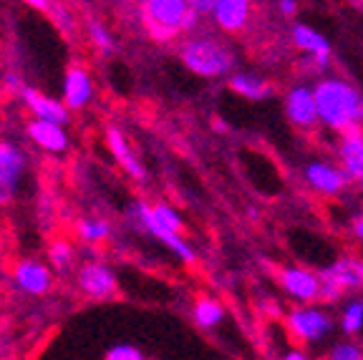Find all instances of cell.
<instances>
[{
    "instance_id": "cell-2",
    "label": "cell",
    "mask_w": 363,
    "mask_h": 360,
    "mask_svg": "<svg viewBox=\"0 0 363 360\" xmlns=\"http://www.w3.org/2000/svg\"><path fill=\"white\" fill-rule=\"evenodd\" d=\"M142 18L154 40H172L182 30H192L199 13L189 8V0H144Z\"/></svg>"
},
{
    "instance_id": "cell-31",
    "label": "cell",
    "mask_w": 363,
    "mask_h": 360,
    "mask_svg": "<svg viewBox=\"0 0 363 360\" xmlns=\"http://www.w3.org/2000/svg\"><path fill=\"white\" fill-rule=\"evenodd\" d=\"M285 360H308L311 355L306 353V350H288V353H283Z\"/></svg>"
},
{
    "instance_id": "cell-5",
    "label": "cell",
    "mask_w": 363,
    "mask_h": 360,
    "mask_svg": "<svg viewBox=\"0 0 363 360\" xmlns=\"http://www.w3.org/2000/svg\"><path fill=\"white\" fill-rule=\"evenodd\" d=\"M285 330L295 343L313 345L333 332V317L320 308H295L285 317Z\"/></svg>"
},
{
    "instance_id": "cell-6",
    "label": "cell",
    "mask_w": 363,
    "mask_h": 360,
    "mask_svg": "<svg viewBox=\"0 0 363 360\" xmlns=\"http://www.w3.org/2000/svg\"><path fill=\"white\" fill-rule=\"evenodd\" d=\"M278 285L283 287V293L288 298H293L295 303L311 305L315 300H320V275L308 267L288 265L278 270Z\"/></svg>"
},
{
    "instance_id": "cell-26",
    "label": "cell",
    "mask_w": 363,
    "mask_h": 360,
    "mask_svg": "<svg viewBox=\"0 0 363 360\" xmlns=\"http://www.w3.org/2000/svg\"><path fill=\"white\" fill-rule=\"evenodd\" d=\"M108 360H142L144 353L134 345H113L111 350L106 353Z\"/></svg>"
},
{
    "instance_id": "cell-19",
    "label": "cell",
    "mask_w": 363,
    "mask_h": 360,
    "mask_svg": "<svg viewBox=\"0 0 363 360\" xmlns=\"http://www.w3.org/2000/svg\"><path fill=\"white\" fill-rule=\"evenodd\" d=\"M144 230L149 232L152 237H157L159 242H164L167 247L172 249V252L177 254V257L182 259V262H187V265H194L197 262V254H194V249L189 247V242L182 237V232H174V230H164V227L154 225V222H147V225H142Z\"/></svg>"
},
{
    "instance_id": "cell-7",
    "label": "cell",
    "mask_w": 363,
    "mask_h": 360,
    "mask_svg": "<svg viewBox=\"0 0 363 360\" xmlns=\"http://www.w3.org/2000/svg\"><path fill=\"white\" fill-rule=\"evenodd\" d=\"M303 176H306V184L320 197H338L351 181L343 167H335L330 162H308Z\"/></svg>"
},
{
    "instance_id": "cell-29",
    "label": "cell",
    "mask_w": 363,
    "mask_h": 360,
    "mask_svg": "<svg viewBox=\"0 0 363 360\" xmlns=\"http://www.w3.org/2000/svg\"><path fill=\"white\" fill-rule=\"evenodd\" d=\"M217 0H189V8L197 11L199 16H212V8H215Z\"/></svg>"
},
{
    "instance_id": "cell-27",
    "label": "cell",
    "mask_w": 363,
    "mask_h": 360,
    "mask_svg": "<svg viewBox=\"0 0 363 360\" xmlns=\"http://www.w3.org/2000/svg\"><path fill=\"white\" fill-rule=\"evenodd\" d=\"M51 262L61 270H66L68 262H71V247L66 242H53L51 247Z\"/></svg>"
},
{
    "instance_id": "cell-32",
    "label": "cell",
    "mask_w": 363,
    "mask_h": 360,
    "mask_svg": "<svg viewBox=\"0 0 363 360\" xmlns=\"http://www.w3.org/2000/svg\"><path fill=\"white\" fill-rule=\"evenodd\" d=\"M28 6H33V8H38V11H45L48 8V0H26Z\"/></svg>"
},
{
    "instance_id": "cell-25",
    "label": "cell",
    "mask_w": 363,
    "mask_h": 360,
    "mask_svg": "<svg viewBox=\"0 0 363 360\" xmlns=\"http://www.w3.org/2000/svg\"><path fill=\"white\" fill-rule=\"evenodd\" d=\"M89 33H91V40H94V43H96L104 53H111L113 51V40H111V35L106 33V28H104L101 23L91 21L89 23Z\"/></svg>"
},
{
    "instance_id": "cell-23",
    "label": "cell",
    "mask_w": 363,
    "mask_h": 360,
    "mask_svg": "<svg viewBox=\"0 0 363 360\" xmlns=\"http://www.w3.org/2000/svg\"><path fill=\"white\" fill-rule=\"evenodd\" d=\"M79 235L86 242H101L108 237V225L104 220H84L79 222Z\"/></svg>"
},
{
    "instance_id": "cell-8",
    "label": "cell",
    "mask_w": 363,
    "mask_h": 360,
    "mask_svg": "<svg viewBox=\"0 0 363 360\" xmlns=\"http://www.w3.org/2000/svg\"><path fill=\"white\" fill-rule=\"evenodd\" d=\"M285 116L290 118V124L295 129H313L320 121L318 116V103H315V91L311 86H293L285 94Z\"/></svg>"
},
{
    "instance_id": "cell-24",
    "label": "cell",
    "mask_w": 363,
    "mask_h": 360,
    "mask_svg": "<svg viewBox=\"0 0 363 360\" xmlns=\"http://www.w3.org/2000/svg\"><path fill=\"white\" fill-rule=\"evenodd\" d=\"M328 358L330 360H363V350H361V345L346 340V343L333 345V350L328 353Z\"/></svg>"
},
{
    "instance_id": "cell-17",
    "label": "cell",
    "mask_w": 363,
    "mask_h": 360,
    "mask_svg": "<svg viewBox=\"0 0 363 360\" xmlns=\"http://www.w3.org/2000/svg\"><path fill=\"white\" fill-rule=\"evenodd\" d=\"M91 94V79L81 66H71L66 74V81H63V99H66L68 108H84L89 103Z\"/></svg>"
},
{
    "instance_id": "cell-22",
    "label": "cell",
    "mask_w": 363,
    "mask_h": 360,
    "mask_svg": "<svg viewBox=\"0 0 363 360\" xmlns=\"http://www.w3.org/2000/svg\"><path fill=\"white\" fill-rule=\"evenodd\" d=\"M340 330L346 332L348 338H356L363 332V298L351 300L340 313Z\"/></svg>"
},
{
    "instance_id": "cell-20",
    "label": "cell",
    "mask_w": 363,
    "mask_h": 360,
    "mask_svg": "<svg viewBox=\"0 0 363 360\" xmlns=\"http://www.w3.org/2000/svg\"><path fill=\"white\" fill-rule=\"evenodd\" d=\"M106 139H108V147H111V154L116 157V162L124 167V171L126 174H131L134 179H144V169H142V164L136 162V157L131 154V149H129V144H126V136L121 134L119 129H108V134H106Z\"/></svg>"
},
{
    "instance_id": "cell-4",
    "label": "cell",
    "mask_w": 363,
    "mask_h": 360,
    "mask_svg": "<svg viewBox=\"0 0 363 360\" xmlns=\"http://www.w3.org/2000/svg\"><path fill=\"white\" fill-rule=\"evenodd\" d=\"M318 275H320V303L333 305L346 293L363 290V259L348 254L330 262Z\"/></svg>"
},
{
    "instance_id": "cell-30",
    "label": "cell",
    "mask_w": 363,
    "mask_h": 360,
    "mask_svg": "<svg viewBox=\"0 0 363 360\" xmlns=\"http://www.w3.org/2000/svg\"><path fill=\"white\" fill-rule=\"evenodd\" d=\"M351 232H353V237H356L358 242H363V212L353 217V222H351Z\"/></svg>"
},
{
    "instance_id": "cell-12",
    "label": "cell",
    "mask_w": 363,
    "mask_h": 360,
    "mask_svg": "<svg viewBox=\"0 0 363 360\" xmlns=\"http://www.w3.org/2000/svg\"><path fill=\"white\" fill-rule=\"evenodd\" d=\"M212 18L225 33H240L250 26L252 18V0H217Z\"/></svg>"
},
{
    "instance_id": "cell-1",
    "label": "cell",
    "mask_w": 363,
    "mask_h": 360,
    "mask_svg": "<svg viewBox=\"0 0 363 360\" xmlns=\"http://www.w3.org/2000/svg\"><path fill=\"white\" fill-rule=\"evenodd\" d=\"M320 124L330 131H346L363 121V94L343 79H320L315 86Z\"/></svg>"
},
{
    "instance_id": "cell-18",
    "label": "cell",
    "mask_w": 363,
    "mask_h": 360,
    "mask_svg": "<svg viewBox=\"0 0 363 360\" xmlns=\"http://www.w3.org/2000/svg\"><path fill=\"white\" fill-rule=\"evenodd\" d=\"M227 86H230V91H235L238 96L247 99V101H265V99H270V94H272V86L267 84L265 79H260V76H255V74H242V71L230 76Z\"/></svg>"
},
{
    "instance_id": "cell-14",
    "label": "cell",
    "mask_w": 363,
    "mask_h": 360,
    "mask_svg": "<svg viewBox=\"0 0 363 360\" xmlns=\"http://www.w3.org/2000/svg\"><path fill=\"white\" fill-rule=\"evenodd\" d=\"M13 277H16V285L28 295H45L51 290V272H48V267H43L40 262H33V259L18 262Z\"/></svg>"
},
{
    "instance_id": "cell-16",
    "label": "cell",
    "mask_w": 363,
    "mask_h": 360,
    "mask_svg": "<svg viewBox=\"0 0 363 360\" xmlns=\"http://www.w3.org/2000/svg\"><path fill=\"white\" fill-rule=\"evenodd\" d=\"M23 101L26 106L33 111L35 118H45V121H56V124H68V111L63 103H58L56 99H48L45 94L35 89H23Z\"/></svg>"
},
{
    "instance_id": "cell-3",
    "label": "cell",
    "mask_w": 363,
    "mask_h": 360,
    "mask_svg": "<svg viewBox=\"0 0 363 360\" xmlns=\"http://www.w3.org/2000/svg\"><path fill=\"white\" fill-rule=\"evenodd\" d=\"M182 63L192 71V74L202 76V79H217L233 71L235 66V53L227 48L225 43L215 38H189L182 43L179 48Z\"/></svg>"
},
{
    "instance_id": "cell-15",
    "label": "cell",
    "mask_w": 363,
    "mask_h": 360,
    "mask_svg": "<svg viewBox=\"0 0 363 360\" xmlns=\"http://www.w3.org/2000/svg\"><path fill=\"white\" fill-rule=\"evenodd\" d=\"M28 136L45 152H66L68 136L63 131V124L45 121V118H33L28 126Z\"/></svg>"
},
{
    "instance_id": "cell-11",
    "label": "cell",
    "mask_w": 363,
    "mask_h": 360,
    "mask_svg": "<svg viewBox=\"0 0 363 360\" xmlns=\"http://www.w3.org/2000/svg\"><path fill=\"white\" fill-rule=\"evenodd\" d=\"M23 167H26V157L21 149L8 141H0V204H8L13 199Z\"/></svg>"
},
{
    "instance_id": "cell-9",
    "label": "cell",
    "mask_w": 363,
    "mask_h": 360,
    "mask_svg": "<svg viewBox=\"0 0 363 360\" xmlns=\"http://www.w3.org/2000/svg\"><path fill=\"white\" fill-rule=\"evenodd\" d=\"M293 45L306 56H311L313 66L320 68V71L330 66V56H333L330 40L323 33L313 30L311 26H306V23H295L293 26Z\"/></svg>"
},
{
    "instance_id": "cell-13",
    "label": "cell",
    "mask_w": 363,
    "mask_h": 360,
    "mask_svg": "<svg viewBox=\"0 0 363 360\" xmlns=\"http://www.w3.org/2000/svg\"><path fill=\"white\" fill-rule=\"evenodd\" d=\"M79 287L84 290L89 298L94 300H106L116 293V277L106 265L91 262V265L81 267L79 272Z\"/></svg>"
},
{
    "instance_id": "cell-10",
    "label": "cell",
    "mask_w": 363,
    "mask_h": 360,
    "mask_svg": "<svg viewBox=\"0 0 363 360\" xmlns=\"http://www.w3.org/2000/svg\"><path fill=\"white\" fill-rule=\"evenodd\" d=\"M338 159L348 179L363 184V131L361 124L351 126V129L340 131L338 141Z\"/></svg>"
},
{
    "instance_id": "cell-33",
    "label": "cell",
    "mask_w": 363,
    "mask_h": 360,
    "mask_svg": "<svg viewBox=\"0 0 363 360\" xmlns=\"http://www.w3.org/2000/svg\"><path fill=\"white\" fill-rule=\"evenodd\" d=\"M6 84L11 86V89H18V86H21V81H18L16 76H6Z\"/></svg>"
},
{
    "instance_id": "cell-28",
    "label": "cell",
    "mask_w": 363,
    "mask_h": 360,
    "mask_svg": "<svg viewBox=\"0 0 363 360\" xmlns=\"http://www.w3.org/2000/svg\"><path fill=\"white\" fill-rule=\"evenodd\" d=\"M278 11L283 18H295L301 11V3L298 0H278Z\"/></svg>"
},
{
    "instance_id": "cell-21",
    "label": "cell",
    "mask_w": 363,
    "mask_h": 360,
    "mask_svg": "<svg viewBox=\"0 0 363 360\" xmlns=\"http://www.w3.org/2000/svg\"><path fill=\"white\" fill-rule=\"evenodd\" d=\"M192 317L199 327L204 330H212L217 327L222 320H225V308H222L220 300H212V298H199L194 303V310H192Z\"/></svg>"
},
{
    "instance_id": "cell-34",
    "label": "cell",
    "mask_w": 363,
    "mask_h": 360,
    "mask_svg": "<svg viewBox=\"0 0 363 360\" xmlns=\"http://www.w3.org/2000/svg\"><path fill=\"white\" fill-rule=\"evenodd\" d=\"M215 129L217 131H227V124H225V121H220V118H215Z\"/></svg>"
}]
</instances>
